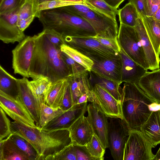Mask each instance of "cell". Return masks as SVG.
Instances as JSON below:
<instances>
[{
	"label": "cell",
	"mask_w": 160,
	"mask_h": 160,
	"mask_svg": "<svg viewBox=\"0 0 160 160\" xmlns=\"http://www.w3.org/2000/svg\"><path fill=\"white\" fill-rule=\"evenodd\" d=\"M35 44L29 69L32 79L42 77L49 78L53 83L70 77L62 51L49 41L44 30L33 36Z\"/></svg>",
	"instance_id": "6da1fadb"
},
{
	"label": "cell",
	"mask_w": 160,
	"mask_h": 160,
	"mask_svg": "<svg viewBox=\"0 0 160 160\" xmlns=\"http://www.w3.org/2000/svg\"><path fill=\"white\" fill-rule=\"evenodd\" d=\"M11 128L12 134L24 138L32 146L37 153L36 160H44L72 143L68 129L48 131L15 121L11 122Z\"/></svg>",
	"instance_id": "7a4b0ae2"
},
{
	"label": "cell",
	"mask_w": 160,
	"mask_h": 160,
	"mask_svg": "<svg viewBox=\"0 0 160 160\" xmlns=\"http://www.w3.org/2000/svg\"><path fill=\"white\" fill-rule=\"evenodd\" d=\"M38 19L43 29L53 30L63 37L84 38L97 35L87 20L72 14L64 7L42 11Z\"/></svg>",
	"instance_id": "3957f363"
},
{
	"label": "cell",
	"mask_w": 160,
	"mask_h": 160,
	"mask_svg": "<svg viewBox=\"0 0 160 160\" xmlns=\"http://www.w3.org/2000/svg\"><path fill=\"white\" fill-rule=\"evenodd\" d=\"M120 101L122 120L131 129L140 130L152 111L150 105L155 102L134 83L124 82Z\"/></svg>",
	"instance_id": "277c9868"
},
{
	"label": "cell",
	"mask_w": 160,
	"mask_h": 160,
	"mask_svg": "<svg viewBox=\"0 0 160 160\" xmlns=\"http://www.w3.org/2000/svg\"><path fill=\"white\" fill-rule=\"evenodd\" d=\"M65 43L93 59H110L121 58L120 52L103 45L92 37H63Z\"/></svg>",
	"instance_id": "5b68a950"
},
{
	"label": "cell",
	"mask_w": 160,
	"mask_h": 160,
	"mask_svg": "<svg viewBox=\"0 0 160 160\" xmlns=\"http://www.w3.org/2000/svg\"><path fill=\"white\" fill-rule=\"evenodd\" d=\"M117 39L121 48L136 63L148 71L149 67L134 27L120 23Z\"/></svg>",
	"instance_id": "8992f818"
},
{
	"label": "cell",
	"mask_w": 160,
	"mask_h": 160,
	"mask_svg": "<svg viewBox=\"0 0 160 160\" xmlns=\"http://www.w3.org/2000/svg\"><path fill=\"white\" fill-rule=\"evenodd\" d=\"M153 148L140 130L132 129L125 144L123 160H154Z\"/></svg>",
	"instance_id": "52a82bcc"
},
{
	"label": "cell",
	"mask_w": 160,
	"mask_h": 160,
	"mask_svg": "<svg viewBox=\"0 0 160 160\" xmlns=\"http://www.w3.org/2000/svg\"><path fill=\"white\" fill-rule=\"evenodd\" d=\"M108 119V148L114 160H123L125 144L131 130L122 119L118 118Z\"/></svg>",
	"instance_id": "ba28073f"
},
{
	"label": "cell",
	"mask_w": 160,
	"mask_h": 160,
	"mask_svg": "<svg viewBox=\"0 0 160 160\" xmlns=\"http://www.w3.org/2000/svg\"><path fill=\"white\" fill-rule=\"evenodd\" d=\"M35 44L33 36H27L12 51V68L15 74L28 78Z\"/></svg>",
	"instance_id": "9c48e42d"
},
{
	"label": "cell",
	"mask_w": 160,
	"mask_h": 160,
	"mask_svg": "<svg viewBox=\"0 0 160 160\" xmlns=\"http://www.w3.org/2000/svg\"><path fill=\"white\" fill-rule=\"evenodd\" d=\"M89 7L91 10L79 17L86 20L91 24L95 31L97 36L117 39L119 28L117 20Z\"/></svg>",
	"instance_id": "30bf717a"
},
{
	"label": "cell",
	"mask_w": 160,
	"mask_h": 160,
	"mask_svg": "<svg viewBox=\"0 0 160 160\" xmlns=\"http://www.w3.org/2000/svg\"><path fill=\"white\" fill-rule=\"evenodd\" d=\"M0 106L14 121L29 126L37 127L34 120L21 101L19 96L15 98L0 91Z\"/></svg>",
	"instance_id": "8fae6325"
},
{
	"label": "cell",
	"mask_w": 160,
	"mask_h": 160,
	"mask_svg": "<svg viewBox=\"0 0 160 160\" xmlns=\"http://www.w3.org/2000/svg\"><path fill=\"white\" fill-rule=\"evenodd\" d=\"M91 102H94L108 118L122 119L121 102L115 99L103 88L97 84L93 86Z\"/></svg>",
	"instance_id": "7c38bea8"
},
{
	"label": "cell",
	"mask_w": 160,
	"mask_h": 160,
	"mask_svg": "<svg viewBox=\"0 0 160 160\" xmlns=\"http://www.w3.org/2000/svg\"><path fill=\"white\" fill-rule=\"evenodd\" d=\"M23 0L13 10L0 14V39L4 43L20 42L26 37L17 24L18 12Z\"/></svg>",
	"instance_id": "4fadbf2b"
},
{
	"label": "cell",
	"mask_w": 160,
	"mask_h": 160,
	"mask_svg": "<svg viewBox=\"0 0 160 160\" xmlns=\"http://www.w3.org/2000/svg\"><path fill=\"white\" fill-rule=\"evenodd\" d=\"M87 111V118L92 127L94 133L97 137L105 149L108 148V118L93 102L88 105Z\"/></svg>",
	"instance_id": "5bb4252c"
},
{
	"label": "cell",
	"mask_w": 160,
	"mask_h": 160,
	"mask_svg": "<svg viewBox=\"0 0 160 160\" xmlns=\"http://www.w3.org/2000/svg\"><path fill=\"white\" fill-rule=\"evenodd\" d=\"M87 106V102L73 105L70 109L50 121L42 129L48 131L68 129L77 119L85 114Z\"/></svg>",
	"instance_id": "9a60e30c"
},
{
	"label": "cell",
	"mask_w": 160,
	"mask_h": 160,
	"mask_svg": "<svg viewBox=\"0 0 160 160\" xmlns=\"http://www.w3.org/2000/svg\"><path fill=\"white\" fill-rule=\"evenodd\" d=\"M92 60L94 64L91 71L102 78L115 82L120 84L122 83L121 58Z\"/></svg>",
	"instance_id": "2e32d148"
},
{
	"label": "cell",
	"mask_w": 160,
	"mask_h": 160,
	"mask_svg": "<svg viewBox=\"0 0 160 160\" xmlns=\"http://www.w3.org/2000/svg\"><path fill=\"white\" fill-rule=\"evenodd\" d=\"M141 45L149 70L152 71L160 68V59L158 58L147 33L142 18L140 16L137 19L134 27Z\"/></svg>",
	"instance_id": "e0dca14e"
},
{
	"label": "cell",
	"mask_w": 160,
	"mask_h": 160,
	"mask_svg": "<svg viewBox=\"0 0 160 160\" xmlns=\"http://www.w3.org/2000/svg\"><path fill=\"white\" fill-rule=\"evenodd\" d=\"M84 115L77 119L68 129L72 142L74 144L86 145L94 134L91 124Z\"/></svg>",
	"instance_id": "ac0fdd59"
},
{
	"label": "cell",
	"mask_w": 160,
	"mask_h": 160,
	"mask_svg": "<svg viewBox=\"0 0 160 160\" xmlns=\"http://www.w3.org/2000/svg\"><path fill=\"white\" fill-rule=\"evenodd\" d=\"M156 102L160 104V69L147 71L137 84Z\"/></svg>",
	"instance_id": "d6986e66"
},
{
	"label": "cell",
	"mask_w": 160,
	"mask_h": 160,
	"mask_svg": "<svg viewBox=\"0 0 160 160\" xmlns=\"http://www.w3.org/2000/svg\"><path fill=\"white\" fill-rule=\"evenodd\" d=\"M122 62V82L137 84L148 71L131 59L121 48Z\"/></svg>",
	"instance_id": "ffe728a7"
},
{
	"label": "cell",
	"mask_w": 160,
	"mask_h": 160,
	"mask_svg": "<svg viewBox=\"0 0 160 160\" xmlns=\"http://www.w3.org/2000/svg\"><path fill=\"white\" fill-rule=\"evenodd\" d=\"M28 79L24 77L18 79L19 96L24 106L34 120L37 127L39 121L40 106L35 99L28 86Z\"/></svg>",
	"instance_id": "44dd1931"
},
{
	"label": "cell",
	"mask_w": 160,
	"mask_h": 160,
	"mask_svg": "<svg viewBox=\"0 0 160 160\" xmlns=\"http://www.w3.org/2000/svg\"><path fill=\"white\" fill-rule=\"evenodd\" d=\"M68 79L73 106L77 104L78 98L83 93L91 95L93 85L89 78V71L69 77Z\"/></svg>",
	"instance_id": "7402d4cb"
},
{
	"label": "cell",
	"mask_w": 160,
	"mask_h": 160,
	"mask_svg": "<svg viewBox=\"0 0 160 160\" xmlns=\"http://www.w3.org/2000/svg\"><path fill=\"white\" fill-rule=\"evenodd\" d=\"M140 130L154 148L160 144V109L152 112Z\"/></svg>",
	"instance_id": "603a6c76"
},
{
	"label": "cell",
	"mask_w": 160,
	"mask_h": 160,
	"mask_svg": "<svg viewBox=\"0 0 160 160\" xmlns=\"http://www.w3.org/2000/svg\"><path fill=\"white\" fill-rule=\"evenodd\" d=\"M142 18L156 54L160 59V21L151 16Z\"/></svg>",
	"instance_id": "cb8c5ba5"
},
{
	"label": "cell",
	"mask_w": 160,
	"mask_h": 160,
	"mask_svg": "<svg viewBox=\"0 0 160 160\" xmlns=\"http://www.w3.org/2000/svg\"><path fill=\"white\" fill-rule=\"evenodd\" d=\"M52 83L49 78L46 77L28 81V86L40 106L41 103H45Z\"/></svg>",
	"instance_id": "d4e9b609"
},
{
	"label": "cell",
	"mask_w": 160,
	"mask_h": 160,
	"mask_svg": "<svg viewBox=\"0 0 160 160\" xmlns=\"http://www.w3.org/2000/svg\"><path fill=\"white\" fill-rule=\"evenodd\" d=\"M10 134L0 141V160H29L10 139Z\"/></svg>",
	"instance_id": "484cf974"
},
{
	"label": "cell",
	"mask_w": 160,
	"mask_h": 160,
	"mask_svg": "<svg viewBox=\"0 0 160 160\" xmlns=\"http://www.w3.org/2000/svg\"><path fill=\"white\" fill-rule=\"evenodd\" d=\"M69 84L68 77L53 82L46 97L45 103L52 107L59 108Z\"/></svg>",
	"instance_id": "4316f807"
},
{
	"label": "cell",
	"mask_w": 160,
	"mask_h": 160,
	"mask_svg": "<svg viewBox=\"0 0 160 160\" xmlns=\"http://www.w3.org/2000/svg\"><path fill=\"white\" fill-rule=\"evenodd\" d=\"M0 91L15 98L19 96L18 79L8 73L1 65L0 66Z\"/></svg>",
	"instance_id": "83f0119b"
},
{
	"label": "cell",
	"mask_w": 160,
	"mask_h": 160,
	"mask_svg": "<svg viewBox=\"0 0 160 160\" xmlns=\"http://www.w3.org/2000/svg\"><path fill=\"white\" fill-rule=\"evenodd\" d=\"M90 81L93 85L97 84L103 88L115 99L120 101L122 88L120 84L115 82L101 77L92 72H89Z\"/></svg>",
	"instance_id": "f1b7e54d"
},
{
	"label": "cell",
	"mask_w": 160,
	"mask_h": 160,
	"mask_svg": "<svg viewBox=\"0 0 160 160\" xmlns=\"http://www.w3.org/2000/svg\"><path fill=\"white\" fill-rule=\"evenodd\" d=\"M120 23L134 27L140 15L134 5L129 2L118 10Z\"/></svg>",
	"instance_id": "f546056e"
},
{
	"label": "cell",
	"mask_w": 160,
	"mask_h": 160,
	"mask_svg": "<svg viewBox=\"0 0 160 160\" xmlns=\"http://www.w3.org/2000/svg\"><path fill=\"white\" fill-rule=\"evenodd\" d=\"M60 49L62 51L82 65L88 71H91L94 63L89 57L66 44H62L61 47Z\"/></svg>",
	"instance_id": "4dcf8cb0"
},
{
	"label": "cell",
	"mask_w": 160,
	"mask_h": 160,
	"mask_svg": "<svg viewBox=\"0 0 160 160\" xmlns=\"http://www.w3.org/2000/svg\"><path fill=\"white\" fill-rule=\"evenodd\" d=\"M38 3L36 0H23L18 12V27L25 19L32 16L39 18L41 12L38 11Z\"/></svg>",
	"instance_id": "1f68e13d"
},
{
	"label": "cell",
	"mask_w": 160,
	"mask_h": 160,
	"mask_svg": "<svg viewBox=\"0 0 160 160\" xmlns=\"http://www.w3.org/2000/svg\"><path fill=\"white\" fill-rule=\"evenodd\" d=\"M40 119L37 127L39 129H42L50 121L65 112L59 108L52 107L44 103L40 104Z\"/></svg>",
	"instance_id": "d6a6232c"
},
{
	"label": "cell",
	"mask_w": 160,
	"mask_h": 160,
	"mask_svg": "<svg viewBox=\"0 0 160 160\" xmlns=\"http://www.w3.org/2000/svg\"><path fill=\"white\" fill-rule=\"evenodd\" d=\"M84 4L97 10L116 20L118 10L108 4L104 0H84Z\"/></svg>",
	"instance_id": "836d02e7"
},
{
	"label": "cell",
	"mask_w": 160,
	"mask_h": 160,
	"mask_svg": "<svg viewBox=\"0 0 160 160\" xmlns=\"http://www.w3.org/2000/svg\"><path fill=\"white\" fill-rule=\"evenodd\" d=\"M10 138L28 157L29 160H36L37 152L27 140L12 133Z\"/></svg>",
	"instance_id": "e575fe53"
},
{
	"label": "cell",
	"mask_w": 160,
	"mask_h": 160,
	"mask_svg": "<svg viewBox=\"0 0 160 160\" xmlns=\"http://www.w3.org/2000/svg\"><path fill=\"white\" fill-rule=\"evenodd\" d=\"M85 146L91 155L97 160L104 159L106 149L95 134H93L90 140Z\"/></svg>",
	"instance_id": "d590c367"
},
{
	"label": "cell",
	"mask_w": 160,
	"mask_h": 160,
	"mask_svg": "<svg viewBox=\"0 0 160 160\" xmlns=\"http://www.w3.org/2000/svg\"><path fill=\"white\" fill-rule=\"evenodd\" d=\"M44 160H76L73 143L66 146L58 152L48 156Z\"/></svg>",
	"instance_id": "8d00e7d4"
},
{
	"label": "cell",
	"mask_w": 160,
	"mask_h": 160,
	"mask_svg": "<svg viewBox=\"0 0 160 160\" xmlns=\"http://www.w3.org/2000/svg\"><path fill=\"white\" fill-rule=\"evenodd\" d=\"M61 55L62 59L68 68L70 73V77L77 75L88 71L82 65L75 61L62 51Z\"/></svg>",
	"instance_id": "74e56055"
},
{
	"label": "cell",
	"mask_w": 160,
	"mask_h": 160,
	"mask_svg": "<svg viewBox=\"0 0 160 160\" xmlns=\"http://www.w3.org/2000/svg\"><path fill=\"white\" fill-rule=\"evenodd\" d=\"M6 114L0 108V141L8 137L11 133V122Z\"/></svg>",
	"instance_id": "f35d334b"
},
{
	"label": "cell",
	"mask_w": 160,
	"mask_h": 160,
	"mask_svg": "<svg viewBox=\"0 0 160 160\" xmlns=\"http://www.w3.org/2000/svg\"><path fill=\"white\" fill-rule=\"evenodd\" d=\"M79 3L69 2L61 0H51L38 4V11L52 9L78 4Z\"/></svg>",
	"instance_id": "ab89813d"
},
{
	"label": "cell",
	"mask_w": 160,
	"mask_h": 160,
	"mask_svg": "<svg viewBox=\"0 0 160 160\" xmlns=\"http://www.w3.org/2000/svg\"><path fill=\"white\" fill-rule=\"evenodd\" d=\"M73 144L75 151L76 160H97L96 158L91 155L85 145Z\"/></svg>",
	"instance_id": "60d3db41"
},
{
	"label": "cell",
	"mask_w": 160,
	"mask_h": 160,
	"mask_svg": "<svg viewBox=\"0 0 160 160\" xmlns=\"http://www.w3.org/2000/svg\"><path fill=\"white\" fill-rule=\"evenodd\" d=\"M43 30L51 42L58 48L60 49L62 44H66L63 37L54 31L48 29Z\"/></svg>",
	"instance_id": "b9f144b4"
},
{
	"label": "cell",
	"mask_w": 160,
	"mask_h": 160,
	"mask_svg": "<svg viewBox=\"0 0 160 160\" xmlns=\"http://www.w3.org/2000/svg\"><path fill=\"white\" fill-rule=\"evenodd\" d=\"M23 0H3L0 3V14L11 12L17 8Z\"/></svg>",
	"instance_id": "7bdbcfd3"
},
{
	"label": "cell",
	"mask_w": 160,
	"mask_h": 160,
	"mask_svg": "<svg viewBox=\"0 0 160 160\" xmlns=\"http://www.w3.org/2000/svg\"><path fill=\"white\" fill-rule=\"evenodd\" d=\"M64 7L71 13L79 17L82 14L87 13L91 10L89 6L81 3L76 4Z\"/></svg>",
	"instance_id": "ee69618b"
},
{
	"label": "cell",
	"mask_w": 160,
	"mask_h": 160,
	"mask_svg": "<svg viewBox=\"0 0 160 160\" xmlns=\"http://www.w3.org/2000/svg\"><path fill=\"white\" fill-rule=\"evenodd\" d=\"M92 38L113 50L118 52H120L121 48L117 39L102 38L97 35Z\"/></svg>",
	"instance_id": "f6af8a7d"
},
{
	"label": "cell",
	"mask_w": 160,
	"mask_h": 160,
	"mask_svg": "<svg viewBox=\"0 0 160 160\" xmlns=\"http://www.w3.org/2000/svg\"><path fill=\"white\" fill-rule=\"evenodd\" d=\"M72 106V99L69 84L59 108L65 111L70 109Z\"/></svg>",
	"instance_id": "bcb514c9"
},
{
	"label": "cell",
	"mask_w": 160,
	"mask_h": 160,
	"mask_svg": "<svg viewBox=\"0 0 160 160\" xmlns=\"http://www.w3.org/2000/svg\"><path fill=\"white\" fill-rule=\"evenodd\" d=\"M129 2L134 5L142 18L147 16L146 0H129Z\"/></svg>",
	"instance_id": "7dc6e473"
},
{
	"label": "cell",
	"mask_w": 160,
	"mask_h": 160,
	"mask_svg": "<svg viewBox=\"0 0 160 160\" xmlns=\"http://www.w3.org/2000/svg\"><path fill=\"white\" fill-rule=\"evenodd\" d=\"M148 16L153 17L160 4V0H146Z\"/></svg>",
	"instance_id": "c3c4849f"
},
{
	"label": "cell",
	"mask_w": 160,
	"mask_h": 160,
	"mask_svg": "<svg viewBox=\"0 0 160 160\" xmlns=\"http://www.w3.org/2000/svg\"><path fill=\"white\" fill-rule=\"evenodd\" d=\"M35 17H36L35 16H32L24 20L18 26L19 29L24 32L32 22Z\"/></svg>",
	"instance_id": "681fc988"
},
{
	"label": "cell",
	"mask_w": 160,
	"mask_h": 160,
	"mask_svg": "<svg viewBox=\"0 0 160 160\" xmlns=\"http://www.w3.org/2000/svg\"><path fill=\"white\" fill-rule=\"evenodd\" d=\"M112 8L117 9L120 5L125 0H104Z\"/></svg>",
	"instance_id": "f907efd6"
},
{
	"label": "cell",
	"mask_w": 160,
	"mask_h": 160,
	"mask_svg": "<svg viewBox=\"0 0 160 160\" xmlns=\"http://www.w3.org/2000/svg\"><path fill=\"white\" fill-rule=\"evenodd\" d=\"M150 109L152 111H155L160 109V104L156 102L152 103L150 106Z\"/></svg>",
	"instance_id": "816d5d0a"
},
{
	"label": "cell",
	"mask_w": 160,
	"mask_h": 160,
	"mask_svg": "<svg viewBox=\"0 0 160 160\" xmlns=\"http://www.w3.org/2000/svg\"><path fill=\"white\" fill-rule=\"evenodd\" d=\"M153 17L160 21V4L158 9Z\"/></svg>",
	"instance_id": "f5cc1de1"
},
{
	"label": "cell",
	"mask_w": 160,
	"mask_h": 160,
	"mask_svg": "<svg viewBox=\"0 0 160 160\" xmlns=\"http://www.w3.org/2000/svg\"><path fill=\"white\" fill-rule=\"evenodd\" d=\"M61 0L84 4V0Z\"/></svg>",
	"instance_id": "db71d44e"
},
{
	"label": "cell",
	"mask_w": 160,
	"mask_h": 160,
	"mask_svg": "<svg viewBox=\"0 0 160 160\" xmlns=\"http://www.w3.org/2000/svg\"><path fill=\"white\" fill-rule=\"evenodd\" d=\"M160 160V147L155 155L154 160Z\"/></svg>",
	"instance_id": "11a10c76"
},
{
	"label": "cell",
	"mask_w": 160,
	"mask_h": 160,
	"mask_svg": "<svg viewBox=\"0 0 160 160\" xmlns=\"http://www.w3.org/2000/svg\"><path fill=\"white\" fill-rule=\"evenodd\" d=\"M36 0L38 2V4H39V3H41L42 2H46V1H50V0Z\"/></svg>",
	"instance_id": "9f6ffc18"
},
{
	"label": "cell",
	"mask_w": 160,
	"mask_h": 160,
	"mask_svg": "<svg viewBox=\"0 0 160 160\" xmlns=\"http://www.w3.org/2000/svg\"><path fill=\"white\" fill-rule=\"evenodd\" d=\"M3 0H0V3Z\"/></svg>",
	"instance_id": "6f0895ef"
}]
</instances>
